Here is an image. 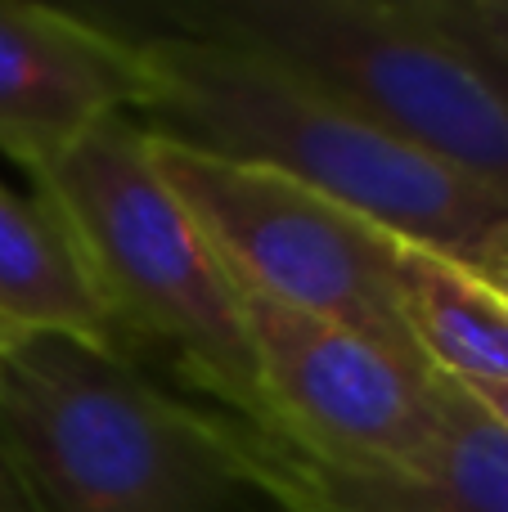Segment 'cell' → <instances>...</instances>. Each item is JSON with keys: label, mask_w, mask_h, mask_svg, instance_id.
Returning <instances> with one entry per match:
<instances>
[{"label": "cell", "mask_w": 508, "mask_h": 512, "mask_svg": "<svg viewBox=\"0 0 508 512\" xmlns=\"http://www.w3.org/2000/svg\"><path fill=\"white\" fill-rule=\"evenodd\" d=\"M113 32L131 36L140 50L144 99L135 113L153 140L279 171L396 239L455 256L473 252L508 216V198L491 185L383 131L293 68L203 36Z\"/></svg>", "instance_id": "cell-1"}, {"label": "cell", "mask_w": 508, "mask_h": 512, "mask_svg": "<svg viewBox=\"0 0 508 512\" xmlns=\"http://www.w3.org/2000/svg\"><path fill=\"white\" fill-rule=\"evenodd\" d=\"M0 432L45 512H243L212 405L63 333L0 337Z\"/></svg>", "instance_id": "cell-2"}, {"label": "cell", "mask_w": 508, "mask_h": 512, "mask_svg": "<svg viewBox=\"0 0 508 512\" xmlns=\"http://www.w3.org/2000/svg\"><path fill=\"white\" fill-rule=\"evenodd\" d=\"M32 194L77 239L131 355H167L207 405L266 423L239 288L153 171L149 131L131 113L36 171Z\"/></svg>", "instance_id": "cell-3"}, {"label": "cell", "mask_w": 508, "mask_h": 512, "mask_svg": "<svg viewBox=\"0 0 508 512\" xmlns=\"http://www.w3.org/2000/svg\"><path fill=\"white\" fill-rule=\"evenodd\" d=\"M144 32L225 41L293 68L508 198V113L428 0H194L153 9Z\"/></svg>", "instance_id": "cell-4"}, {"label": "cell", "mask_w": 508, "mask_h": 512, "mask_svg": "<svg viewBox=\"0 0 508 512\" xmlns=\"http://www.w3.org/2000/svg\"><path fill=\"white\" fill-rule=\"evenodd\" d=\"M149 162L239 288L347 328L396 364L428 373L396 283L405 239L266 167L207 158L153 135Z\"/></svg>", "instance_id": "cell-5"}, {"label": "cell", "mask_w": 508, "mask_h": 512, "mask_svg": "<svg viewBox=\"0 0 508 512\" xmlns=\"http://www.w3.org/2000/svg\"><path fill=\"white\" fill-rule=\"evenodd\" d=\"M437 436L410 468L306 450L275 423L212 405L243 486L275 512H508V427L459 378L432 369Z\"/></svg>", "instance_id": "cell-6"}, {"label": "cell", "mask_w": 508, "mask_h": 512, "mask_svg": "<svg viewBox=\"0 0 508 512\" xmlns=\"http://www.w3.org/2000/svg\"><path fill=\"white\" fill-rule=\"evenodd\" d=\"M239 288V283H234ZM248 342L257 355L266 423L306 450L338 459L419 463L437 436L428 373L396 364L387 351L338 324L239 288Z\"/></svg>", "instance_id": "cell-7"}, {"label": "cell", "mask_w": 508, "mask_h": 512, "mask_svg": "<svg viewBox=\"0 0 508 512\" xmlns=\"http://www.w3.org/2000/svg\"><path fill=\"white\" fill-rule=\"evenodd\" d=\"M144 99L140 50L90 9L0 0V153L27 176Z\"/></svg>", "instance_id": "cell-8"}, {"label": "cell", "mask_w": 508, "mask_h": 512, "mask_svg": "<svg viewBox=\"0 0 508 512\" xmlns=\"http://www.w3.org/2000/svg\"><path fill=\"white\" fill-rule=\"evenodd\" d=\"M0 333H63L135 360L68 225L0 185Z\"/></svg>", "instance_id": "cell-9"}, {"label": "cell", "mask_w": 508, "mask_h": 512, "mask_svg": "<svg viewBox=\"0 0 508 512\" xmlns=\"http://www.w3.org/2000/svg\"><path fill=\"white\" fill-rule=\"evenodd\" d=\"M401 310L423 364L464 387H508V301L464 256L401 243Z\"/></svg>", "instance_id": "cell-10"}, {"label": "cell", "mask_w": 508, "mask_h": 512, "mask_svg": "<svg viewBox=\"0 0 508 512\" xmlns=\"http://www.w3.org/2000/svg\"><path fill=\"white\" fill-rule=\"evenodd\" d=\"M428 5H432V14H437L441 23H446L450 32L459 36V45H464V50L477 59L482 77L491 81V90L500 95V104H504V113H508V50H500V45H495L491 36L477 32L473 23H464V18L455 14V5H450V0H428Z\"/></svg>", "instance_id": "cell-11"}, {"label": "cell", "mask_w": 508, "mask_h": 512, "mask_svg": "<svg viewBox=\"0 0 508 512\" xmlns=\"http://www.w3.org/2000/svg\"><path fill=\"white\" fill-rule=\"evenodd\" d=\"M464 261L473 265V270L482 274V279L491 283V288L508 301V216H504L500 225H495L491 234H486L482 243H477L473 252H464Z\"/></svg>", "instance_id": "cell-12"}, {"label": "cell", "mask_w": 508, "mask_h": 512, "mask_svg": "<svg viewBox=\"0 0 508 512\" xmlns=\"http://www.w3.org/2000/svg\"><path fill=\"white\" fill-rule=\"evenodd\" d=\"M0 512H45V504L36 499L32 481H27L23 463L14 459L5 432H0Z\"/></svg>", "instance_id": "cell-13"}, {"label": "cell", "mask_w": 508, "mask_h": 512, "mask_svg": "<svg viewBox=\"0 0 508 512\" xmlns=\"http://www.w3.org/2000/svg\"><path fill=\"white\" fill-rule=\"evenodd\" d=\"M464 23H473L482 36H491L500 50H508V0H450Z\"/></svg>", "instance_id": "cell-14"}, {"label": "cell", "mask_w": 508, "mask_h": 512, "mask_svg": "<svg viewBox=\"0 0 508 512\" xmlns=\"http://www.w3.org/2000/svg\"><path fill=\"white\" fill-rule=\"evenodd\" d=\"M468 391H473V396L482 400V405L508 427V387H468Z\"/></svg>", "instance_id": "cell-15"}, {"label": "cell", "mask_w": 508, "mask_h": 512, "mask_svg": "<svg viewBox=\"0 0 508 512\" xmlns=\"http://www.w3.org/2000/svg\"><path fill=\"white\" fill-rule=\"evenodd\" d=\"M0 337H5V333H0Z\"/></svg>", "instance_id": "cell-16"}]
</instances>
